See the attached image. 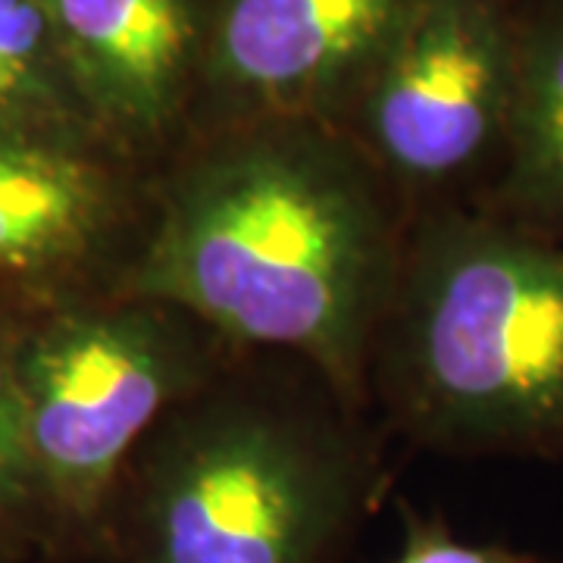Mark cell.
Listing matches in <instances>:
<instances>
[{
  "label": "cell",
  "instance_id": "cell-8",
  "mask_svg": "<svg viewBox=\"0 0 563 563\" xmlns=\"http://www.w3.org/2000/svg\"><path fill=\"white\" fill-rule=\"evenodd\" d=\"M81 103L125 161L161 166L195 129L207 0H47Z\"/></svg>",
  "mask_w": 563,
  "mask_h": 563
},
{
  "label": "cell",
  "instance_id": "cell-2",
  "mask_svg": "<svg viewBox=\"0 0 563 563\" xmlns=\"http://www.w3.org/2000/svg\"><path fill=\"white\" fill-rule=\"evenodd\" d=\"M385 485L366 410L242 351L129 457L101 563H342Z\"/></svg>",
  "mask_w": 563,
  "mask_h": 563
},
{
  "label": "cell",
  "instance_id": "cell-10",
  "mask_svg": "<svg viewBox=\"0 0 563 563\" xmlns=\"http://www.w3.org/2000/svg\"><path fill=\"white\" fill-rule=\"evenodd\" d=\"M0 122L101 139L41 0H0Z\"/></svg>",
  "mask_w": 563,
  "mask_h": 563
},
{
  "label": "cell",
  "instance_id": "cell-4",
  "mask_svg": "<svg viewBox=\"0 0 563 563\" xmlns=\"http://www.w3.org/2000/svg\"><path fill=\"white\" fill-rule=\"evenodd\" d=\"M235 354L188 310L157 298L113 291L22 313L16 385L41 563H101L129 457Z\"/></svg>",
  "mask_w": 563,
  "mask_h": 563
},
{
  "label": "cell",
  "instance_id": "cell-9",
  "mask_svg": "<svg viewBox=\"0 0 563 563\" xmlns=\"http://www.w3.org/2000/svg\"><path fill=\"white\" fill-rule=\"evenodd\" d=\"M476 207L563 244V0H526L507 141Z\"/></svg>",
  "mask_w": 563,
  "mask_h": 563
},
{
  "label": "cell",
  "instance_id": "cell-1",
  "mask_svg": "<svg viewBox=\"0 0 563 563\" xmlns=\"http://www.w3.org/2000/svg\"><path fill=\"white\" fill-rule=\"evenodd\" d=\"M413 213L339 125H207L151 169L120 295L188 310L235 351L307 363L369 413V357Z\"/></svg>",
  "mask_w": 563,
  "mask_h": 563
},
{
  "label": "cell",
  "instance_id": "cell-6",
  "mask_svg": "<svg viewBox=\"0 0 563 563\" xmlns=\"http://www.w3.org/2000/svg\"><path fill=\"white\" fill-rule=\"evenodd\" d=\"M151 210V169L91 135L0 122V310L120 291Z\"/></svg>",
  "mask_w": 563,
  "mask_h": 563
},
{
  "label": "cell",
  "instance_id": "cell-5",
  "mask_svg": "<svg viewBox=\"0 0 563 563\" xmlns=\"http://www.w3.org/2000/svg\"><path fill=\"white\" fill-rule=\"evenodd\" d=\"M526 0H429L335 125L417 217L476 207L507 141Z\"/></svg>",
  "mask_w": 563,
  "mask_h": 563
},
{
  "label": "cell",
  "instance_id": "cell-3",
  "mask_svg": "<svg viewBox=\"0 0 563 563\" xmlns=\"http://www.w3.org/2000/svg\"><path fill=\"white\" fill-rule=\"evenodd\" d=\"M369 410L442 457L563 463V244L479 207L417 213Z\"/></svg>",
  "mask_w": 563,
  "mask_h": 563
},
{
  "label": "cell",
  "instance_id": "cell-11",
  "mask_svg": "<svg viewBox=\"0 0 563 563\" xmlns=\"http://www.w3.org/2000/svg\"><path fill=\"white\" fill-rule=\"evenodd\" d=\"M22 313L0 310V563L38 561V504L22 432L16 342Z\"/></svg>",
  "mask_w": 563,
  "mask_h": 563
},
{
  "label": "cell",
  "instance_id": "cell-12",
  "mask_svg": "<svg viewBox=\"0 0 563 563\" xmlns=\"http://www.w3.org/2000/svg\"><path fill=\"white\" fill-rule=\"evenodd\" d=\"M391 563H542L539 558L514 551L507 544L466 542L439 517H422L404 507L401 551Z\"/></svg>",
  "mask_w": 563,
  "mask_h": 563
},
{
  "label": "cell",
  "instance_id": "cell-7",
  "mask_svg": "<svg viewBox=\"0 0 563 563\" xmlns=\"http://www.w3.org/2000/svg\"><path fill=\"white\" fill-rule=\"evenodd\" d=\"M429 0H207L195 129L261 117L342 120Z\"/></svg>",
  "mask_w": 563,
  "mask_h": 563
}]
</instances>
